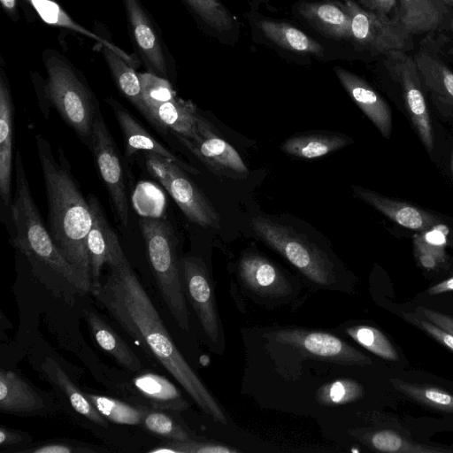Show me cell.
Masks as SVG:
<instances>
[{"instance_id": "6da1fadb", "label": "cell", "mask_w": 453, "mask_h": 453, "mask_svg": "<svg viewBox=\"0 0 453 453\" xmlns=\"http://www.w3.org/2000/svg\"><path fill=\"white\" fill-rule=\"evenodd\" d=\"M109 267L106 278L92 285L96 302L180 384L203 411L226 424L223 410L178 349L121 247Z\"/></svg>"}, {"instance_id": "7a4b0ae2", "label": "cell", "mask_w": 453, "mask_h": 453, "mask_svg": "<svg viewBox=\"0 0 453 453\" xmlns=\"http://www.w3.org/2000/svg\"><path fill=\"white\" fill-rule=\"evenodd\" d=\"M48 203V230L59 251L92 288L87 247L92 211L74 180L70 165L59 149L58 159L41 134L35 136Z\"/></svg>"}, {"instance_id": "3957f363", "label": "cell", "mask_w": 453, "mask_h": 453, "mask_svg": "<svg viewBox=\"0 0 453 453\" xmlns=\"http://www.w3.org/2000/svg\"><path fill=\"white\" fill-rule=\"evenodd\" d=\"M16 188L10 203L16 228L14 245L29 261L34 273L48 287L58 286L83 294L91 291L75 268L55 245L31 195L23 160L18 151L15 157Z\"/></svg>"}, {"instance_id": "277c9868", "label": "cell", "mask_w": 453, "mask_h": 453, "mask_svg": "<svg viewBox=\"0 0 453 453\" xmlns=\"http://www.w3.org/2000/svg\"><path fill=\"white\" fill-rule=\"evenodd\" d=\"M46 79L32 73L33 84L42 109L53 106L62 119L87 146L91 147L92 128L97 100L82 73L57 50L42 52Z\"/></svg>"}, {"instance_id": "5b68a950", "label": "cell", "mask_w": 453, "mask_h": 453, "mask_svg": "<svg viewBox=\"0 0 453 453\" xmlns=\"http://www.w3.org/2000/svg\"><path fill=\"white\" fill-rule=\"evenodd\" d=\"M140 226L159 292L178 326L188 331L189 316L173 227L167 221L152 218L141 219Z\"/></svg>"}, {"instance_id": "8992f818", "label": "cell", "mask_w": 453, "mask_h": 453, "mask_svg": "<svg viewBox=\"0 0 453 453\" xmlns=\"http://www.w3.org/2000/svg\"><path fill=\"white\" fill-rule=\"evenodd\" d=\"M254 233L269 247L283 256L310 280L321 286L335 282L334 264L319 247L305 235L268 218L251 219Z\"/></svg>"}, {"instance_id": "52a82bcc", "label": "cell", "mask_w": 453, "mask_h": 453, "mask_svg": "<svg viewBox=\"0 0 453 453\" xmlns=\"http://www.w3.org/2000/svg\"><path fill=\"white\" fill-rule=\"evenodd\" d=\"M145 162L150 174L163 185L188 219L204 228L220 227L217 209L185 170L150 152L145 153Z\"/></svg>"}, {"instance_id": "ba28073f", "label": "cell", "mask_w": 453, "mask_h": 453, "mask_svg": "<svg viewBox=\"0 0 453 453\" xmlns=\"http://www.w3.org/2000/svg\"><path fill=\"white\" fill-rule=\"evenodd\" d=\"M134 56L148 73L169 81L174 66L161 31L141 0H121Z\"/></svg>"}, {"instance_id": "9c48e42d", "label": "cell", "mask_w": 453, "mask_h": 453, "mask_svg": "<svg viewBox=\"0 0 453 453\" xmlns=\"http://www.w3.org/2000/svg\"><path fill=\"white\" fill-rule=\"evenodd\" d=\"M175 135L213 174L232 180H244L249 176L250 172L240 154L203 116H197L194 139Z\"/></svg>"}, {"instance_id": "30bf717a", "label": "cell", "mask_w": 453, "mask_h": 453, "mask_svg": "<svg viewBox=\"0 0 453 453\" xmlns=\"http://www.w3.org/2000/svg\"><path fill=\"white\" fill-rule=\"evenodd\" d=\"M383 56L390 77L402 88L404 104L413 126L424 146L431 152L434 145V130L414 58L403 50H392Z\"/></svg>"}, {"instance_id": "8fae6325", "label": "cell", "mask_w": 453, "mask_h": 453, "mask_svg": "<svg viewBox=\"0 0 453 453\" xmlns=\"http://www.w3.org/2000/svg\"><path fill=\"white\" fill-rule=\"evenodd\" d=\"M343 4L350 16V39L357 45L382 55L406 48L411 35L393 19L364 9L352 0H345Z\"/></svg>"}, {"instance_id": "7c38bea8", "label": "cell", "mask_w": 453, "mask_h": 453, "mask_svg": "<svg viewBox=\"0 0 453 453\" xmlns=\"http://www.w3.org/2000/svg\"><path fill=\"white\" fill-rule=\"evenodd\" d=\"M90 149L117 219L123 226L127 227L129 209L120 157L100 111L95 117Z\"/></svg>"}, {"instance_id": "4fadbf2b", "label": "cell", "mask_w": 453, "mask_h": 453, "mask_svg": "<svg viewBox=\"0 0 453 453\" xmlns=\"http://www.w3.org/2000/svg\"><path fill=\"white\" fill-rule=\"evenodd\" d=\"M180 275L186 293L206 336L212 342L219 337V319L215 296L203 262L196 257H184Z\"/></svg>"}, {"instance_id": "5bb4252c", "label": "cell", "mask_w": 453, "mask_h": 453, "mask_svg": "<svg viewBox=\"0 0 453 453\" xmlns=\"http://www.w3.org/2000/svg\"><path fill=\"white\" fill-rule=\"evenodd\" d=\"M276 341L313 357L348 365H367L371 359L330 334L317 331L285 330Z\"/></svg>"}, {"instance_id": "9a60e30c", "label": "cell", "mask_w": 453, "mask_h": 453, "mask_svg": "<svg viewBox=\"0 0 453 453\" xmlns=\"http://www.w3.org/2000/svg\"><path fill=\"white\" fill-rule=\"evenodd\" d=\"M351 188L355 196L405 228L426 233L441 224L439 218L408 203L361 186L352 185Z\"/></svg>"}, {"instance_id": "2e32d148", "label": "cell", "mask_w": 453, "mask_h": 453, "mask_svg": "<svg viewBox=\"0 0 453 453\" xmlns=\"http://www.w3.org/2000/svg\"><path fill=\"white\" fill-rule=\"evenodd\" d=\"M341 84L373 123L384 138H389L392 131V112L386 101L362 78L342 68L334 67Z\"/></svg>"}, {"instance_id": "e0dca14e", "label": "cell", "mask_w": 453, "mask_h": 453, "mask_svg": "<svg viewBox=\"0 0 453 453\" xmlns=\"http://www.w3.org/2000/svg\"><path fill=\"white\" fill-rule=\"evenodd\" d=\"M398 3L393 19L411 35L445 27L453 11L443 0H398Z\"/></svg>"}, {"instance_id": "ac0fdd59", "label": "cell", "mask_w": 453, "mask_h": 453, "mask_svg": "<svg viewBox=\"0 0 453 453\" xmlns=\"http://www.w3.org/2000/svg\"><path fill=\"white\" fill-rule=\"evenodd\" d=\"M13 104L4 62L0 58V195L11 203L13 142Z\"/></svg>"}, {"instance_id": "d6986e66", "label": "cell", "mask_w": 453, "mask_h": 453, "mask_svg": "<svg viewBox=\"0 0 453 453\" xmlns=\"http://www.w3.org/2000/svg\"><path fill=\"white\" fill-rule=\"evenodd\" d=\"M124 135L127 155L131 156L139 150L161 156L189 173L197 174L199 171L181 160L165 146L158 142L114 98H108Z\"/></svg>"}, {"instance_id": "ffe728a7", "label": "cell", "mask_w": 453, "mask_h": 453, "mask_svg": "<svg viewBox=\"0 0 453 453\" xmlns=\"http://www.w3.org/2000/svg\"><path fill=\"white\" fill-rule=\"evenodd\" d=\"M93 222L88 234L87 247L91 266L92 285L100 280L104 264L111 265L117 249L120 246L115 232L111 227L99 201L93 195L88 197Z\"/></svg>"}, {"instance_id": "44dd1931", "label": "cell", "mask_w": 453, "mask_h": 453, "mask_svg": "<svg viewBox=\"0 0 453 453\" xmlns=\"http://www.w3.org/2000/svg\"><path fill=\"white\" fill-rule=\"evenodd\" d=\"M238 273L245 286L257 294L282 296L289 292L290 286L280 270L260 254H244Z\"/></svg>"}, {"instance_id": "7402d4cb", "label": "cell", "mask_w": 453, "mask_h": 453, "mask_svg": "<svg viewBox=\"0 0 453 453\" xmlns=\"http://www.w3.org/2000/svg\"><path fill=\"white\" fill-rule=\"evenodd\" d=\"M147 106L150 123L159 131L165 133L169 128L188 139L196 137L199 112L191 101L175 96L165 102L147 104Z\"/></svg>"}, {"instance_id": "603a6c76", "label": "cell", "mask_w": 453, "mask_h": 453, "mask_svg": "<svg viewBox=\"0 0 453 453\" xmlns=\"http://www.w3.org/2000/svg\"><path fill=\"white\" fill-rule=\"evenodd\" d=\"M299 14L321 34L335 40L350 39L351 20L344 4L330 2H304Z\"/></svg>"}, {"instance_id": "cb8c5ba5", "label": "cell", "mask_w": 453, "mask_h": 453, "mask_svg": "<svg viewBox=\"0 0 453 453\" xmlns=\"http://www.w3.org/2000/svg\"><path fill=\"white\" fill-rule=\"evenodd\" d=\"M353 143L351 137L336 132H306L290 136L281 150L294 157L313 159L339 150Z\"/></svg>"}, {"instance_id": "d4e9b609", "label": "cell", "mask_w": 453, "mask_h": 453, "mask_svg": "<svg viewBox=\"0 0 453 453\" xmlns=\"http://www.w3.org/2000/svg\"><path fill=\"white\" fill-rule=\"evenodd\" d=\"M132 383L134 390L154 410L180 411L188 407L180 391L164 376L152 372L142 373Z\"/></svg>"}, {"instance_id": "484cf974", "label": "cell", "mask_w": 453, "mask_h": 453, "mask_svg": "<svg viewBox=\"0 0 453 453\" xmlns=\"http://www.w3.org/2000/svg\"><path fill=\"white\" fill-rule=\"evenodd\" d=\"M44 408L38 393L12 371L0 372V411L7 413H31Z\"/></svg>"}, {"instance_id": "4316f807", "label": "cell", "mask_w": 453, "mask_h": 453, "mask_svg": "<svg viewBox=\"0 0 453 453\" xmlns=\"http://www.w3.org/2000/svg\"><path fill=\"white\" fill-rule=\"evenodd\" d=\"M30 4L45 23L71 29L95 40L97 44L104 45L113 50L134 69L141 65L134 55L128 54L113 43L111 40L102 36L97 30L94 33L75 22L55 0H33Z\"/></svg>"}, {"instance_id": "83f0119b", "label": "cell", "mask_w": 453, "mask_h": 453, "mask_svg": "<svg viewBox=\"0 0 453 453\" xmlns=\"http://www.w3.org/2000/svg\"><path fill=\"white\" fill-rule=\"evenodd\" d=\"M88 327L97 345L122 367L138 372L142 365L123 339L94 310L86 311Z\"/></svg>"}, {"instance_id": "f1b7e54d", "label": "cell", "mask_w": 453, "mask_h": 453, "mask_svg": "<svg viewBox=\"0 0 453 453\" xmlns=\"http://www.w3.org/2000/svg\"><path fill=\"white\" fill-rule=\"evenodd\" d=\"M97 47L119 90L150 122V115L135 69L108 47L102 44H97Z\"/></svg>"}, {"instance_id": "f546056e", "label": "cell", "mask_w": 453, "mask_h": 453, "mask_svg": "<svg viewBox=\"0 0 453 453\" xmlns=\"http://www.w3.org/2000/svg\"><path fill=\"white\" fill-rule=\"evenodd\" d=\"M413 58L425 87L453 107V72L440 58L426 51L420 50Z\"/></svg>"}, {"instance_id": "4dcf8cb0", "label": "cell", "mask_w": 453, "mask_h": 453, "mask_svg": "<svg viewBox=\"0 0 453 453\" xmlns=\"http://www.w3.org/2000/svg\"><path fill=\"white\" fill-rule=\"evenodd\" d=\"M259 29L277 46L293 52L322 55L324 47L298 28L284 22L263 19Z\"/></svg>"}, {"instance_id": "1f68e13d", "label": "cell", "mask_w": 453, "mask_h": 453, "mask_svg": "<svg viewBox=\"0 0 453 453\" xmlns=\"http://www.w3.org/2000/svg\"><path fill=\"white\" fill-rule=\"evenodd\" d=\"M44 370L49 374L51 380L55 381L65 394L71 405L78 413L97 425L107 426V419L88 400L85 393H81L79 388L73 385L58 364L47 358L44 364Z\"/></svg>"}, {"instance_id": "d6a6232c", "label": "cell", "mask_w": 453, "mask_h": 453, "mask_svg": "<svg viewBox=\"0 0 453 453\" xmlns=\"http://www.w3.org/2000/svg\"><path fill=\"white\" fill-rule=\"evenodd\" d=\"M203 25L218 35L232 31L235 19L220 0H180Z\"/></svg>"}, {"instance_id": "836d02e7", "label": "cell", "mask_w": 453, "mask_h": 453, "mask_svg": "<svg viewBox=\"0 0 453 453\" xmlns=\"http://www.w3.org/2000/svg\"><path fill=\"white\" fill-rule=\"evenodd\" d=\"M393 387L411 399L436 411L453 413V395L447 390L427 385L411 384L392 379Z\"/></svg>"}, {"instance_id": "e575fe53", "label": "cell", "mask_w": 453, "mask_h": 453, "mask_svg": "<svg viewBox=\"0 0 453 453\" xmlns=\"http://www.w3.org/2000/svg\"><path fill=\"white\" fill-rule=\"evenodd\" d=\"M88 400L108 420L122 425H140L148 411L109 396L85 393Z\"/></svg>"}, {"instance_id": "d590c367", "label": "cell", "mask_w": 453, "mask_h": 453, "mask_svg": "<svg viewBox=\"0 0 453 453\" xmlns=\"http://www.w3.org/2000/svg\"><path fill=\"white\" fill-rule=\"evenodd\" d=\"M347 334L358 344L386 360H398V353L388 338L379 329L366 325L347 329Z\"/></svg>"}, {"instance_id": "8d00e7d4", "label": "cell", "mask_w": 453, "mask_h": 453, "mask_svg": "<svg viewBox=\"0 0 453 453\" xmlns=\"http://www.w3.org/2000/svg\"><path fill=\"white\" fill-rule=\"evenodd\" d=\"M370 443L375 449L390 453H438L450 452L445 449L430 448L416 444L393 430L376 431L370 437Z\"/></svg>"}, {"instance_id": "74e56055", "label": "cell", "mask_w": 453, "mask_h": 453, "mask_svg": "<svg viewBox=\"0 0 453 453\" xmlns=\"http://www.w3.org/2000/svg\"><path fill=\"white\" fill-rule=\"evenodd\" d=\"M142 423L149 431L172 441H189L194 440L188 430L162 411L148 410Z\"/></svg>"}, {"instance_id": "f35d334b", "label": "cell", "mask_w": 453, "mask_h": 453, "mask_svg": "<svg viewBox=\"0 0 453 453\" xmlns=\"http://www.w3.org/2000/svg\"><path fill=\"white\" fill-rule=\"evenodd\" d=\"M363 395L362 387L353 380H337L326 385L319 392V398L324 403L342 404L357 400Z\"/></svg>"}, {"instance_id": "ab89813d", "label": "cell", "mask_w": 453, "mask_h": 453, "mask_svg": "<svg viewBox=\"0 0 453 453\" xmlns=\"http://www.w3.org/2000/svg\"><path fill=\"white\" fill-rule=\"evenodd\" d=\"M146 104L171 100L176 96L170 81L150 73H138Z\"/></svg>"}, {"instance_id": "60d3db41", "label": "cell", "mask_w": 453, "mask_h": 453, "mask_svg": "<svg viewBox=\"0 0 453 453\" xmlns=\"http://www.w3.org/2000/svg\"><path fill=\"white\" fill-rule=\"evenodd\" d=\"M150 452L234 453L238 452V450L220 443L196 441L193 440L189 441H172L163 445V447L160 446L159 448L150 450Z\"/></svg>"}, {"instance_id": "b9f144b4", "label": "cell", "mask_w": 453, "mask_h": 453, "mask_svg": "<svg viewBox=\"0 0 453 453\" xmlns=\"http://www.w3.org/2000/svg\"><path fill=\"white\" fill-rule=\"evenodd\" d=\"M415 254L418 264L426 270H434L445 261L443 246L426 242L422 235H414Z\"/></svg>"}, {"instance_id": "7bdbcfd3", "label": "cell", "mask_w": 453, "mask_h": 453, "mask_svg": "<svg viewBox=\"0 0 453 453\" xmlns=\"http://www.w3.org/2000/svg\"><path fill=\"white\" fill-rule=\"evenodd\" d=\"M403 318L453 352V334L434 324L417 312H404Z\"/></svg>"}, {"instance_id": "ee69618b", "label": "cell", "mask_w": 453, "mask_h": 453, "mask_svg": "<svg viewBox=\"0 0 453 453\" xmlns=\"http://www.w3.org/2000/svg\"><path fill=\"white\" fill-rule=\"evenodd\" d=\"M416 312L434 324L453 334V317L433 309L418 306Z\"/></svg>"}, {"instance_id": "f6af8a7d", "label": "cell", "mask_w": 453, "mask_h": 453, "mask_svg": "<svg viewBox=\"0 0 453 453\" xmlns=\"http://www.w3.org/2000/svg\"><path fill=\"white\" fill-rule=\"evenodd\" d=\"M32 453H73V452H91L90 449L78 448L66 443H49L25 450Z\"/></svg>"}, {"instance_id": "bcb514c9", "label": "cell", "mask_w": 453, "mask_h": 453, "mask_svg": "<svg viewBox=\"0 0 453 453\" xmlns=\"http://www.w3.org/2000/svg\"><path fill=\"white\" fill-rule=\"evenodd\" d=\"M24 437L16 432L2 427L0 429V444L2 447L20 443Z\"/></svg>"}, {"instance_id": "7dc6e473", "label": "cell", "mask_w": 453, "mask_h": 453, "mask_svg": "<svg viewBox=\"0 0 453 453\" xmlns=\"http://www.w3.org/2000/svg\"><path fill=\"white\" fill-rule=\"evenodd\" d=\"M453 291V277L442 280L434 286L431 287L427 293L429 295H439L441 293Z\"/></svg>"}, {"instance_id": "c3c4849f", "label": "cell", "mask_w": 453, "mask_h": 453, "mask_svg": "<svg viewBox=\"0 0 453 453\" xmlns=\"http://www.w3.org/2000/svg\"><path fill=\"white\" fill-rule=\"evenodd\" d=\"M1 5L8 16L13 20L19 19L17 0H0Z\"/></svg>"}, {"instance_id": "681fc988", "label": "cell", "mask_w": 453, "mask_h": 453, "mask_svg": "<svg viewBox=\"0 0 453 453\" xmlns=\"http://www.w3.org/2000/svg\"><path fill=\"white\" fill-rule=\"evenodd\" d=\"M396 0H374V12L387 15L395 5Z\"/></svg>"}, {"instance_id": "f907efd6", "label": "cell", "mask_w": 453, "mask_h": 453, "mask_svg": "<svg viewBox=\"0 0 453 453\" xmlns=\"http://www.w3.org/2000/svg\"><path fill=\"white\" fill-rule=\"evenodd\" d=\"M365 7L368 8V10L372 11L373 10V3L374 0H360Z\"/></svg>"}, {"instance_id": "816d5d0a", "label": "cell", "mask_w": 453, "mask_h": 453, "mask_svg": "<svg viewBox=\"0 0 453 453\" xmlns=\"http://www.w3.org/2000/svg\"><path fill=\"white\" fill-rule=\"evenodd\" d=\"M252 4H265L266 3L268 0H250Z\"/></svg>"}, {"instance_id": "f5cc1de1", "label": "cell", "mask_w": 453, "mask_h": 453, "mask_svg": "<svg viewBox=\"0 0 453 453\" xmlns=\"http://www.w3.org/2000/svg\"><path fill=\"white\" fill-rule=\"evenodd\" d=\"M443 1L453 8V0H443Z\"/></svg>"}, {"instance_id": "db71d44e", "label": "cell", "mask_w": 453, "mask_h": 453, "mask_svg": "<svg viewBox=\"0 0 453 453\" xmlns=\"http://www.w3.org/2000/svg\"><path fill=\"white\" fill-rule=\"evenodd\" d=\"M29 4L33 1V0H27Z\"/></svg>"}, {"instance_id": "11a10c76", "label": "cell", "mask_w": 453, "mask_h": 453, "mask_svg": "<svg viewBox=\"0 0 453 453\" xmlns=\"http://www.w3.org/2000/svg\"><path fill=\"white\" fill-rule=\"evenodd\" d=\"M452 170H453V158H452Z\"/></svg>"}, {"instance_id": "9f6ffc18", "label": "cell", "mask_w": 453, "mask_h": 453, "mask_svg": "<svg viewBox=\"0 0 453 453\" xmlns=\"http://www.w3.org/2000/svg\"><path fill=\"white\" fill-rule=\"evenodd\" d=\"M451 53H452V58H453V50H451Z\"/></svg>"}]
</instances>
